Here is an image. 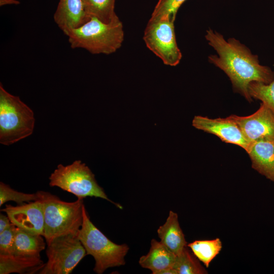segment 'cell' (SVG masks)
I'll return each mask as SVG.
<instances>
[{
	"label": "cell",
	"instance_id": "obj_1",
	"mask_svg": "<svg viewBox=\"0 0 274 274\" xmlns=\"http://www.w3.org/2000/svg\"><path fill=\"white\" fill-rule=\"evenodd\" d=\"M205 38L217 54L209 55V62L227 75L234 91L248 101H252L248 90L251 82L268 84L274 79V72L260 64L258 56L238 40L230 38L226 40L222 35L212 29L207 30Z\"/></svg>",
	"mask_w": 274,
	"mask_h": 274
},
{
	"label": "cell",
	"instance_id": "obj_2",
	"mask_svg": "<svg viewBox=\"0 0 274 274\" xmlns=\"http://www.w3.org/2000/svg\"><path fill=\"white\" fill-rule=\"evenodd\" d=\"M65 35L73 49H84L92 54L109 55L121 47L124 32L118 17L105 23L91 16L86 22L70 30Z\"/></svg>",
	"mask_w": 274,
	"mask_h": 274
},
{
	"label": "cell",
	"instance_id": "obj_3",
	"mask_svg": "<svg viewBox=\"0 0 274 274\" xmlns=\"http://www.w3.org/2000/svg\"><path fill=\"white\" fill-rule=\"evenodd\" d=\"M36 193L43 205V236L47 244L60 236L78 234L83 222V198L66 202L49 192L38 191Z\"/></svg>",
	"mask_w": 274,
	"mask_h": 274
},
{
	"label": "cell",
	"instance_id": "obj_4",
	"mask_svg": "<svg viewBox=\"0 0 274 274\" xmlns=\"http://www.w3.org/2000/svg\"><path fill=\"white\" fill-rule=\"evenodd\" d=\"M78 237L84 246L86 255L94 259L93 270L102 273L107 269L125 264L124 258L129 247L125 244H116L109 239L90 221L84 205L83 206V222Z\"/></svg>",
	"mask_w": 274,
	"mask_h": 274
},
{
	"label": "cell",
	"instance_id": "obj_5",
	"mask_svg": "<svg viewBox=\"0 0 274 274\" xmlns=\"http://www.w3.org/2000/svg\"><path fill=\"white\" fill-rule=\"evenodd\" d=\"M33 111L19 96L6 91L0 84V143L9 146L33 131Z\"/></svg>",
	"mask_w": 274,
	"mask_h": 274
},
{
	"label": "cell",
	"instance_id": "obj_6",
	"mask_svg": "<svg viewBox=\"0 0 274 274\" xmlns=\"http://www.w3.org/2000/svg\"><path fill=\"white\" fill-rule=\"evenodd\" d=\"M49 179L51 187H58L73 194L78 198L87 196L99 197L121 209L120 205L108 197L104 189L97 183L94 175L88 166L80 160H75L67 165L58 164Z\"/></svg>",
	"mask_w": 274,
	"mask_h": 274
},
{
	"label": "cell",
	"instance_id": "obj_7",
	"mask_svg": "<svg viewBox=\"0 0 274 274\" xmlns=\"http://www.w3.org/2000/svg\"><path fill=\"white\" fill-rule=\"evenodd\" d=\"M48 259L40 274H69L86 255L78 234H68L54 238L47 244Z\"/></svg>",
	"mask_w": 274,
	"mask_h": 274
},
{
	"label": "cell",
	"instance_id": "obj_8",
	"mask_svg": "<svg viewBox=\"0 0 274 274\" xmlns=\"http://www.w3.org/2000/svg\"><path fill=\"white\" fill-rule=\"evenodd\" d=\"M174 21L166 17L150 18L143 37L147 47L169 66L178 65L182 56L176 41Z\"/></svg>",
	"mask_w": 274,
	"mask_h": 274
},
{
	"label": "cell",
	"instance_id": "obj_9",
	"mask_svg": "<svg viewBox=\"0 0 274 274\" xmlns=\"http://www.w3.org/2000/svg\"><path fill=\"white\" fill-rule=\"evenodd\" d=\"M230 117L250 143L262 140L274 141V114L262 103L258 110L250 115H232Z\"/></svg>",
	"mask_w": 274,
	"mask_h": 274
},
{
	"label": "cell",
	"instance_id": "obj_10",
	"mask_svg": "<svg viewBox=\"0 0 274 274\" xmlns=\"http://www.w3.org/2000/svg\"><path fill=\"white\" fill-rule=\"evenodd\" d=\"M192 125L198 129L216 135L222 142L238 146L246 152L251 144L230 116L215 119L195 116Z\"/></svg>",
	"mask_w": 274,
	"mask_h": 274
},
{
	"label": "cell",
	"instance_id": "obj_11",
	"mask_svg": "<svg viewBox=\"0 0 274 274\" xmlns=\"http://www.w3.org/2000/svg\"><path fill=\"white\" fill-rule=\"evenodd\" d=\"M1 211L6 213L16 227L30 234L43 235L44 212L39 200L17 206L6 204Z\"/></svg>",
	"mask_w": 274,
	"mask_h": 274
},
{
	"label": "cell",
	"instance_id": "obj_12",
	"mask_svg": "<svg viewBox=\"0 0 274 274\" xmlns=\"http://www.w3.org/2000/svg\"><path fill=\"white\" fill-rule=\"evenodd\" d=\"M90 17L86 13L82 0H59L54 20L65 35L86 22Z\"/></svg>",
	"mask_w": 274,
	"mask_h": 274
},
{
	"label": "cell",
	"instance_id": "obj_13",
	"mask_svg": "<svg viewBox=\"0 0 274 274\" xmlns=\"http://www.w3.org/2000/svg\"><path fill=\"white\" fill-rule=\"evenodd\" d=\"M247 153L252 167L274 183V141L251 143Z\"/></svg>",
	"mask_w": 274,
	"mask_h": 274
},
{
	"label": "cell",
	"instance_id": "obj_14",
	"mask_svg": "<svg viewBox=\"0 0 274 274\" xmlns=\"http://www.w3.org/2000/svg\"><path fill=\"white\" fill-rule=\"evenodd\" d=\"M176 255L161 242L152 239L149 252L140 257V265L150 269L153 274H158L163 269L173 268Z\"/></svg>",
	"mask_w": 274,
	"mask_h": 274
},
{
	"label": "cell",
	"instance_id": "obj_15",
	"mask_svg": "<svg viewBox=\"0 0 274 274\" xmlns=\"http://www.w3.org/2000/svg\"><path fill=\"white\" fill-rule=\"evenodd\" d=\"M160 242L176 256L187 246L184 234L180 226L178 215L170 211L164 224L157 230Z\"/></svg>",
	"mask_w": 274,
	"mask_h": 274
},
{
	"label": "cell",
	"instance_id": "obj_16",
	"mask_svg": "<svg viewBox=\"0 0 274 274\" xmlns=\"http://www.w3.org/2000/svg\"><path fill=\"white\" fill-rule=\"evenodd\" d=\"M44 265L40 256L0 254V274L34 273Z\"/></svg>",
	"mask_w": 274,
	"mask_h": 274
},
{
	"label": "cell",
	"instance_id": "obj_17",
	"mask_svg": "<svg viewBox=\"0 0 274 274\" xmlns=\"http://www.w3.org/2000/svg\"><path fill=\"white\" fill-rule=\"evenodd\" d=\"M43 236L30 234L16 227L13 254L40 256V253L45 249L46 245Z\"/></svg>",
	"mask_w": 274,
	"mask_h": 274
},
{
	"label": "cell",
	"instance_id": "obj_18",
	"mask_svg": "<svg viewBox=\"0 0 274 274\" xmlns=\"http://www.w3.org/2000/svg\"><path fill=\"white\" fill-rule=\"evenodd\" d=\"M187 246L197 258L208 268L221 251L222 244L219 238H216L210 240H196L188 244Z\"/></svg>",
	"mask_w": 274,
	"mask_h": 274
},
{
	"label": "cell",
	"instance_id": "obj_19",
	"mask_svg": "<svg viewBox=\"0 0 274 274\" xmlns=\"http://www.w3.org/2000/svg\"><path fill=\"white\" fill-rule=\"evenodd\" d=\"M86 14L105 23L118 17L114 11L115 0H82Z\"/></svg>",
	"mask_w": 274,
	"mask_h": 274
},
{
	"label": "cell",
	"instance_id": "obj_20",
	"mask_svg": "<svg viewBox=\"0 0 274 274\" xmlns=\"http://www.w3.org/2000/svg\"><path fill=\"white\" fill-rule=\"evenodd\" d=\"M199 260L188 246L176 256L173 268L177 274H206L207 270L200 264Z\"/></svg>",
	"mask_w": 274,
	"mask_h": 274
},
{
	"label": "cell",
	"instance_id": "obj_21",
	"mask_svg": "<svg viewBox=\"0 0 274 274\" xmlns=\"http://www.w3.org/2000/svg\"><path fill=\"white\" fill-rule=\"evenodd\" d=\"M248 90L252 98L261 100L274 114V79L268 84L252 82Z\"/></svg>",
	"mask_w": 274,
	"mask_h": 274
},
{
	"label": "cell",
	"instance_id": "obj_22",
	"mask_svg": "<svg viewBox=\"0 0 274 274\" xmlns=\"http://www.w3.org/2000/svg\"><path fill=\"white\" fill-rule=\"evenodd\" d=\"M38 200L37 193L29 194L19 192L12 189L8 185L0 183V206L9 201H14L18 205L25 202H30Z\"/></svg>",
	"mask_w": 274,
	"mask_h": 274
},
{
	"label": "cell",
	"instance_id": "obj_23",
	"mask_svg": "<svg viewBox=\"0 0 274 274\" xmlns=\"http://www.w3.org/2000/svg\"><path fill=\"white\" fill-rule=\"evenodd\" d=\"M186 0H158L151 18L166 17L175 21L178 9Z\"/></svg>",
	"mask_w": 274,
	"mask_h": 274
},
{
	"label": "cell",
	"instance_id": "obj_24",
	"mask_svg": "<svg viewBox=\"0 0 274 274\" xmlns=\"http://www.w3.org/2000/svg\"><path fill=\"white\" fill-rule=\"evenodd\" d=\"M16 226L11 225L0 233V254H13Z\"/></svg>",
	"mask_w": 274,
	"mask_h": 274
},
{
	"label": "cell",
	"instance_id": "obj_25",
	"mask_svg": "<svg viewBox=\"0 0 274 274\" xmlns=\"http://www.w3.org/2000/svg\"><path fill=\"white\" fill-rule=\"evenodd\" d=\"M12 224L8 216L3 214L0 215V233L8 228Z\"/></svg>",
	"mask_w": 274,
	"mask_h": 274
},
{
	"label": "cell",
	"instance_id": "obj_26",
	"mask_svg": "<svg viewBox=\"0 0 274 274\" xmlns=\"http://www.w3.org/2000/svg\"><path fill=\"white\" fill-rule=\"evenodd\" d=\"M19 3V1L17 0H0L1 6L7 5H18Z\"/></svg>",
	"mask_w": 274,
	"mask_h": 274
}]
</instances>
